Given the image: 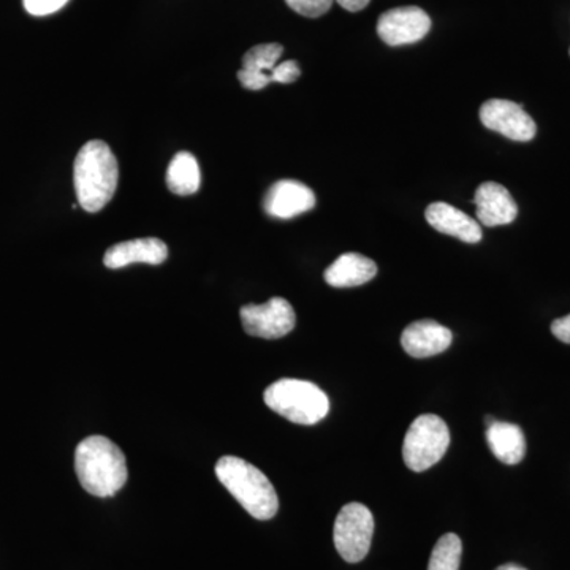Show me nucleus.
<instances>
[{
    "label": "nucleus",
    "mask_w": 570,
    "mask_h": 570,
    "mask_svg": "<svg viewBox=\"0 0 570 570\" xmlns=\"http://www.w3.org/2000/svg\"><path fill=\"white\" fill-rule=\"evenodd\" d=\"M75 471L82 489L92 497L110 498L126 485V455L104 436L86 438L75 452Z\"/></svg>",
    "instance_id": "obj_1"
},
{
    "label": "nucleus",
    "mask_w": 570,
    "mask_h": 570,
    "mask_svg": "<svg viewBox=\"0 0 570 570\" xmlns=\"http://www.w3.org/2000/svg\"><path fill=\"white\" fill-rule=\"evenodd\" d=\"M118 181V160L110 146L100 140L86 142L73 165L78 205L85 212L99 213L111 200Z\"/></svg>",
    "instance_id": "obj_2"
},
{
    "label": "nucleus",
    "mask_w": 570,
    "mask_h": 570,
    "mask_svg": "<svg viewBox=\"0 0 570 570\" xmlns=\"http://www.w3.org/2000/svg\"><path fill=\"white\" fill-rule=\"evenodd\" d=\"M216 475L250 517L272 520L276 515L279 498L261 469L238 456H223L217 461Z\"/></svg>",
    "instance_id": "obj_3"
},
{
    "label": "nucleus",
    "mask_w": 570,
    "mask_h": 570,
    "mask_svg": "<svg viewBox=\"0 0 570 570\" xmlns=\"http://www.w3.org/2000/svg\"><path fill=\"white\" fill-rule=\"evenodd\" d=\"M266 406L298 425H316L330 412V400L316 384L299 379H281L265 390Z\"/></svg>",
    "instance_id": "obj_4"
},
{
    "label": "nucleus",
    "mask_w": 570,
    "mask_h": 570,
    "mask_svg": "<svg viewBox=\"0 0 570 570\" xmlns=\"http://www.w3.org/2000/svg\"><path fill=\"white\" fill-rule=\"evenodd\" d=\"M449 445L448 423L438 415H420L409 426L406 438H404V463L411 471H426L444 459Z\"/></svg>",
    "instance_id": "obj_5"
},
{
    "label": "nucleus",
    "mask_w": 570,
    "mask_h": 570,
    "mask_svg": "<svg viewBox=\"0 0 570 570\" xmlns=\"http://www.w3.org/2000/svg\"><path fill=\"white\" fill-rule=\"evenodd\" d=\"M374 534V517L366 505L351 502L337 513L333 540L344 561L360 562L370 553Z\"/></svg>",
    "instance_id": "obj_6"
},
{
    "label": "nucleus",
    "mask_w": 570,
    "mask_h": 570,
    "mask_svg": "<svg viewBox=\"0 0 570 570\" xmlns=\"http://www.w3.org/2000/svg\"><path fill=\"white\" fill-rule=\"evenodd\" d=\"M239 316L247 335L264 340H279L288 335L296 324L294 307L279 296L268 299L264 305L243 306Z\"/></svg>",
    "instance_id": "obj_7"
},
{
    "label": "nucleus",
    "mask_w": 570,
    "mask_h": 570,
    "mask_svg": "<svg viewBox=\"0 0 570 570\" xmlns=\"http://www.w3.org/2000/svg\"><path fill=\"white\" fill-rule=\"evenodd\" d=\"M480 121L487 129L501 134L512 141L527 142L538 134L534 119L521 105L512 100L491 99L480 107Z\"/></svg>",
    "instance_id": "obj_8"
},
{
    "label": "nucleus",
    "mask_w": 570,
    "mask_h": 570,
    "mask_svg": "<svg viewBox=\"0 0 570 570\" xmlns=\"http://www.w3.org/2000/svg\"><path fill=\"white\" fill-rule=\"evenodd\" d=\"M431 31V18L420 7H397L377 21V36L389 47L417 43Z\"/></svg>",
    "instance_id": "obj_9"
},
{
    "label": "nucleus",
    "mask_w": 570,
    "mask_h": 570,
    "mask_svg": "<svg viewBox=\"0 0 570 570\" xmlns=\"http://www.w3.org/2000/svg\"><path fill=\"white\" fill-rule=\"evenodd\" d=\"M316 206V195L303 183L283 179L269 187L264 198V209L276 219H292L311 212Z\"/></svg>",
    "instance_id": "obj_10"
},
{
    "label": "nucleus",
    "mask_w": 570,
    "mask_h": 570,
    "mask_svg": "<svg viewBox=\"0 0 570 570\" xmlns=\"http://www.w3.org/2000/svg\"><path fill=\"white\" fill-rule=\"evenodd\" d=\"M474 204L478 206V223L485 227H499L509 225L519 216V206L513 200L512 194L498 183L480 184L475 190Z\"/></svg>",
    "instance_id": "obj_11"
},
{
    "label": "nucleus",
    "mask_w": 570,
    "mask_h": 570,
    "mask_svg": "<svg viewBox=\"0 0 570 570\" xmlns=\"http://www.w3.org/2000/svg\"><path fill=\"white\" fill-rule=\"evenodd\" d=\"M453 335L444 325L434 321H419L406 326L401 336V346L414 358H428L448 351Z\"/></svg>",
    "instance_id": "obj_12"
},
{
    "label": "nucleus",
    "mask_w": 570,
    "mask_h": 570,
    "mask_svg": "<svg viewBox=\"0 0 570 570\" xmlns=\"http://www.w3.org/2000/svg\"><path fill=\"white\" fill-rule=\"evenodd\" d=\"M425 217L426 223L441 234L453 236L469 245L482 242V227L478 220L460 212L455 206L436 202L428 206Z\"/></svg>",
    "instance_id": "obj_13"
},
{
    "label": "nucleus",
    "mask_w": 570,
    "mask_h": 570,
    "mask_svg": "<svg viewBox=\"0 0 570 570\" xmlns=\"http://www.w3.org/2000/svg\"><path fill=\"white\" fill-rule=\"evenodd\" d=\"M284 48L279 43H264L250 48L243 58L238 80L249 91H261L272 85L273 70L279 63Z\"/></svg>",
    "instance_id": "obj_14"
},
{
    "label": "nucleus",
    "mask_w": 570,
    "mask_h": 570,
    "mask_svg": "<svg viewBox=\"0 0 570 570\" xmlns=\"http://www.w3.org/2000/svg\"><path fill=\"white\" fill-rule=\"evenodd\" d=\"M167 257L168 247L159 238H140L110 247L104 264L107 268L119 269L132 264L160 265Z\"/></svg>",
    "instance_id": "obj_15"
},
{
    "label": "nucleus",
    "mask_w": 570,
    "mask_h": 570,
    "mask_svg": "<svg viewBox=\"0 0 570 570\" xmlns=\"http://www.w3.org/2000/svg\"><path fill=\"white\" fill-rule=\"evenodd\" d=\"M377 275V265L365 255L347 253L325 269L326 284L336 288L358 287Z\"/></svg>",
    "instance_id": "obj_16"
},
{
    "label": "nucleus",
    "mask_w": 570,
    "mask_h": 570,
    "mask_svg": "<svg viewBox=\"0 0 570 570\" xmlns=\"http://www.w3.org/2000/svg\"><path fill=\"white\" fill-rule=\"evenodd\" d=\"M487 442L490 450L501 463L519 464L527 455V439L519 425L508 422H494L487 428Z\"/></svg>",
    "instance_id": "obj_17"
},
{
    "label": "nucleus",
    "mask_w": 570,
    "mask_h": 570,
    "mask_svg": "<svg viewBox=\"0 0 570 570\" xmlns=\"http://www.w3.org/2000/svg\"><path fill=\"white\" fill-rule=\"evenodd\" d=\"M202 184L200 167L190 153H178L171 159L167 170V186L176 195H193L198 193Z\"/></svg>",
    "instance_id": "obj_18"
},
{
    "label": "nucleus",
    "mask_w": 570,
    "mask_h": 570,
    "mask_svg": "<svg viewBox=\"0 0 570 570\" xmlns=\"http://www.w3.org/2000/svg\"><path fill=\"white\" fill-rule=\"evenodd\" d=\"M463 546L459 535L449 532L442 535L431 553L428 570H459Z\"/></svg>",
    "instance_id": "obj_19"
},
{
    "label": "nucleus",
    "mask_w": 570,
    "mask_h": 570,
    "mask_svg": "<svg viewBox=\"0 0 570 570\" xmlns=\"http://www.w3.org/2000/svg\"><path fill=\"white\" fill-rule=\"evenodd\" d=\"M335 0H285L288 7L296 13L306 18H318L332 9Z\"/></svg>",
    "instance_id": "obj_20"
},
{
    "label": "nucleus",
    "mask_w": 570,
    "mask_h": 570,
    "mask_svg": "<svg viewBox=\"0 0 570 570\" xmlns=\"http://www.w3.org/2000/svg\"><path fill=\"white\" fill-rule=\"evenodd\" d=\"M69 0H22L24 9L33 17H47V14L56 13L67 6Z\"/></svg>",
    "instance_id": "obj_21"
},
{
    "label": "nucleus",
    "mask_w": 570,
    "mask_h": 570,
    "mask_svg": "<svg viewBox=\"0 0 570 570\" xmlns=\"http://www.w3.org/2000/svg\"><path fill=\"white\" fill-rule=\"evenodd\" d=\"M299 75H302V69H299L296 61H284L277 63L275 70H273L272 80L273 82H281V85H291V82L298 80Z\"/></svg>",
    "instance_id": "obj_22"
},
{
    "label": "nucleus",
    "mask_w": 570,
    "mask_h": 570,
    "mask_svg": "<svg viewBox=\"0 0 570 570\" xmlns=\"http://www.w3.org/2000/svg\"><path fill=\"white\" fill-rule=\"evenodd\" d=\"M551 333L554 337L561 341V343L570 344V314L569 316L557 318L551 324Z\"/></svg>",
    "instance_id": "obj_23"
},
{
    "label": "nucleus",
    "mask_w": 570,
    "mask_h": 570,
    "mask_svg": "<svg viewBox=\"0 0 570 570\" xmlns=\"http://www.w3.org/2000/svg\"><path fill=\"white\" fill-rule=\"evenodd\" d=\"M336 2L340 3L344 10L355 13V11H362L363 9H366L367 3H370L371 0H336Z\"/></svg>",
    "instance_id": "obj_24"
},
{
    "label": "nucleus",
    "mask_w": 570,
    "mask_h": 570,
    "mask_svg": "<svg viewBox=\"0 0 570 570\" xmlns=\"http://www.w3.org/2000/svg\"><path fill=\"white\" fill-rule=\"evenodd\" d=\"M497 570H528L524 568H521L519 564H513V562H509V564L499 566Z\"/></svg>",
    "instance_id": "obj_25"
},
{
    "label": "nucleus",
    "mask_w": 570,
    "mask_h": 570,
    "mask_svg": "<svg viewBox=\"0 0 570 570\" xmlns=\"http://www.w3.org/2000/svg\"><path fill=\"white\" fill-rule=\"evenodd\" d=\"M494 422H497V419H493L491 415H489V417L485 419L487 428L493 425Z\"/></svg>",
    "instance_id": "obj_26"
},
{
    "label": "nucleus",
    "mask_w": 570,
    "mask_h": 570,
    "mask_svg": "<svg viewBox=\"0 0 570 570\" xmlns=\"http://www.w3.org/2000/svg\"><path fill=\"white\" fill-rule=\"evenodd\" d=\"M569 55H570V51H569Z\"/></svg>",
    "instance_id": "obj_27"
}]
</instances>
